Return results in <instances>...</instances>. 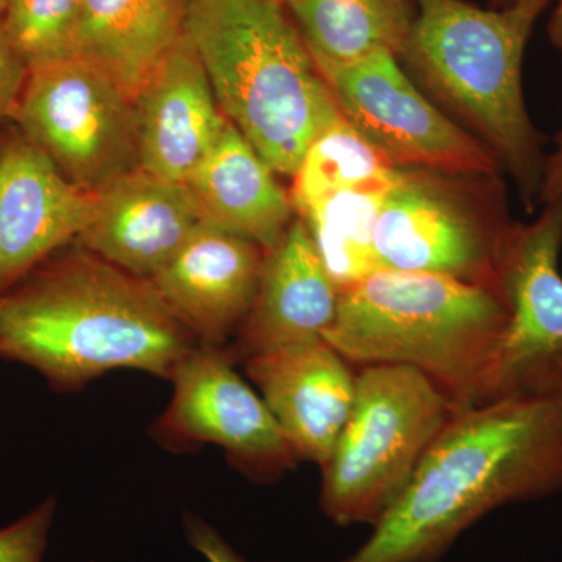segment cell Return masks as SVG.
I'll return each mask as SVG.
<instances>
[{"instance_id":"obj_30","label":"cell","mask_w":562,"mask_h":562,"mask_svg":"<svg viewBox=\"0 0 562 562\" xmlns=\"http://www.w3.org/2000/svg\"><path fill=\"white\" fill-rule=\"evenodd\" d=\"M10 0H0V14L5 10V7L9 5Z\"/></svg>"},{"instance_id":"obj_25","label":"cell","mask_w":562,"mask_h":562,"mask_svg":"<svg viewBox=\"0 0 562 562\" xmlns=\"http://www.w3.org/2000/svg\"><path fill=\"white\" fill-rule=\"evenodd\" d=\"M27 76V65L11 46L0 25V127L13 117Z\"/></svg>"},{"instance_id":"obj_13","label":"cell","mask_w":562,"mask_h":562,"mask_svg":"<svg viewBox=\"0 0 562 562\" xmlns=\"http://www.w3.org/2000/svg\"><path fill=\"white\" fill-rule=\"evenodd\" d=\"M266 251L202 221L150 283L201 346L227 347L257 294Z\"/></svg>"},{"instance_id":"obj_12","label":"cell","mask_w":562,"mask_h":562,"mask_svg":"<svg viewBox=\"0 0 562 562\" xmlns=\"http://www.w3.org/2000/svg\"><path fill=\"white\" fill-rule=\"evenodd\" d=\"M92 202L13 122L0 127V297L79 239Z\"/></svg>"},{"instance_id":"obj_1","label":"cell","mask_w":562,"mask_h":562,"mask_svg":"<svg viewBox=\"0 0 562 562\" xmlns=\"http://www.w3.org/2000/svg\"><path fill=\"white\" fill-rule=\"evenodd\" d=\"M562 490V392L457 409L344 562H436L492 509Z\"/></svg>"},{"instance_id":"obj_28","label":"cell","mask_w":562,"mask_h":562,"mask_svg":"<svg viewBox=\"0 0 562 562\" xmlns=\"http://www.w3.org/2000/svg\"><path fill=\"white\" fill-rule=\"evenodd\" d=\"M554 3H557V7H554L552 18H550L547 32H549V38L553 46L562 52V0Z\"/></svg>"},{"instance_id":"obj_29","label":"cell","mask_w":562,"mask_h":562,"mask_svg":"<svg viewBox=\"0 0 562 562\" xmlns=\"http://www.w3.org/2000/svg\"><path fill=\"white\" fill-rule=\"evenodd\" d=\"M552 2H558V0H497V5L498 9H502V7L525 5L542 13L546 7Z\"/></svg>"},{"instance_id":"obj_31","label":"cell","mask_w":562,"mask_h":562,"mask_svg":"<svg viewBox=\"0 0 562 562\" xmlns=\"http://www.w3.org/2000/svg\"><path fill=\"white\" fill-rule=\"evenodd\" d=\"M277 3H280V5L286 7L288 3H290V0H276Z\"/></svg>"},{"instance_id":"obj_14","label":"cell","mask_w":562,"mask_h":562,"mask_svg":"<svg viewBox=\"0 0 562 562\" xmlns=\"http://www.w3.org/2000/svg\"><path fill=\"white\" fill-rule=\"evenodd\" d=\"M243 366L297 460L322 468L353 408L357 372L351 362L317 339L258 355Z\"/></svg>"},{"instance_id":"obj_22","label":"cell","mask_w":562,"mask_h":562,"mask_svg":"<svg viewBox=\"0 0 562 562\" xmlns=\"http://www.w3.org/2000/svg\"><path fill=\"white\" fill-rule=\"evenodd\" d=\"M391 169L394 166L341 116L322 132L303 155L301 166L292 177V206L297 214L333 192L355 187Z\"/></svg>"},{"instance_id":"obj_20","label":"cell","mask_w":562,"mask_h":562,"mask_svg":"<svg viewBox=\"0 0 562 562\" xmlns=\"http://www.w3.org/2000/svg\"><path fill=\"white\" fill-rule=\"evenodd\" d=\"M316 65H350L380 52L401 54L412 32L414 0H290Z\"/></svg>"},{"instance_id":"obj_15","label":"cell","mask_w":562,"mask_h":562,"mask_svg":"<svg viewBox=\"0 0 562 562\" xmlns=\"http://www.w3.org/2000/svg\"><path fill=\"white\" fill-rule=\"evenodd\" d=\"M92 198L91 220L77 241L143 280L154 279L202 222L183 184L140 168Z\"/></svg>"},{"instance_id":"obj_19","label":"cell","mask_w":562,"mask_h":562,"mask_svg":"<svg viewBox=\"0 0 562 562\" xmlns=\"http://www.w3.org/2000/svg\"><path fill=\"white\" fill-rule=\"evenodd\" d=\"M183 35V0H83L74 57L91 63L136 98Z\"/></svg>"},{"instance_id":"obj_5","label":"cell","mask_w":562,"mask_h":562,"mask_svg":"<svg viewBox=\"0 0 562 562\" xmlns=\"http://www.w3.org/2000/svg\"><path fill=\"white\" fill-rule=\"evenodd\" d=\"M506 321L498 292L432 273L379 269L339 292L324 339L351 364L425 373L461 409L482 403Z\"/></svg>"},{"instance_id":"obj_3","label":"cell","mask_w":562,"mask_h":562,"mask_svg":"<svg viewBox=\"0 0 562 562\" xmlns=\"http://www.w3.org/2000/svg\"><path fill=\"white\" fill-rule=\"evenodd\" d=\"M194 47L222 113L279 176L341 120L301 32L276 0H183Z\"/></svg>"},{"instance_id":"obj_10","label":"cell","mask_w":562,"mask_h":562,"mask_svg":"<svg viewBox=\"0 0 562 562\" xmlns=\"http://www.w3.org/2000/svg\"><path fill=\"white\" fill-rule=\"evenodd\" d=\"M316 66L344 120L394 168L503 172L482 140L417 90L397 55Z\"/></svg>"},{"instance_id":"obj_18","label":"cell","mask_w":562,"mask_h":562,"mask_svg":"<svg viewBox=\"0 0 562 562\" xmlns=\"http://www.w3.org/2000/svg\"><path fill=\"white\" fill-rule=\"evenodd\" d=\"M202 221L271 250L294 222L290 192L231 121L184 181Z\"/></svg>"},{"instance_id":"obj_6","label":"cell","mask_w":562,"mask_h":562,"mask_svg":"<svg viewBox=\"0 0 562 562\" xmlns=\"http://www.w3.org/2000/svg\"><path fill=\"white\" fill-rule=\"evenodd\" d=\"M457 409L416 369L362 366L349 420L322 465L324 513L338 525L379 524Z\"/></svg>"},{"instance_id":"obj_27","label":"cell","mask_w":562,"mask_h":562,"mask_svg":"<svg viewBox=\"0 0 562 562\" xmlns=\"http://www.w3.org/2000/svg\"><path fill=\"white\" fill-rule=\"evenodd\" d=\"M553 143L554 150L547 155L546 166H543L541 192H539L541 205L557 201L562 195V131L557 133Z\"/></svg>"},{"instance_id":"obj_17","label":"cell","mask_w":562,"mask_h":562,"mask_svg":"<svg viewBox=\"0 0 562 562\" xmlns=\"http://www.w3.org/2000/svg\"><path fill=\"white\" fill-rule=\"evenodd\" d=\"M338 303V288L295 217L279 244L266 251L250 312L225 349L243 364L258 355L324 339Z\"/></svg>"},{"instance_id":"obj_24","label":"cell","mask_w":562,"mask_h":562,"mask_svg":"<svg viewBox=\"0 0 562 562\" xmlns=\"http://www.w3.org/2000/svg\"><path fill=\"white\" fill-rule=\"evenodd\" d=\"M54 498L0 530V562H41L55 514Z\"/></svg>"},{"instance_id":"obj_21","label":"cell","mask_w":562,"mask_h":562,"mask_svg":"<svg viewBox=\"0 0 562 562\" xmlns=\"http://www.w3.org/2000/svg\"><path fill=\"white\" fill-rule=\"evenodd\" d=\"M398 168L312 203L295 216L308 231L325 271L341 292L379 271L373 232Z\"/></svg>"},{"instance_id":"obj_2","label":"cell","mask_w":562,"mask_h":562,"mask_svg":"<svg viewBox=\"0 0 562 562\" xmlns=\"http://www.w3.org/2000/svg\"><path fill=\"white\" fill-rule=\"evenodd\" d=\"M199 342L149 280L79 246L58 250L0 297V358L61 392L132 369L171 380Z\"/></svg>"},{"instance_id":"obj_8","label":"cell","mask_w":562,"mask_h":562,"mask_svg":"<svg viewBox=\"0 0 562 562\" xmlns=\"http://www.w3.org/2000/svg\"><path fill=\"white\" fill-rule=\"evenodd\" d=\"M11 122L88 194L139 169L135 99L79 57L29 69Z\"/></svg>"},{"instance_id":"obj_4","label":"cell","mask_w":562,"mask_h":562,"mask_svg":"<svg viewBox=\"0 0 562 562\" xmlns=\"http://www.w3.org/2000/svg\"><path fill=\"white\" fill-rule=\"evenodd\" d=\"M398 61L482 140L528 210L539 205L547 155L525 102V52L539 11L468 0H414Z\"/></svg>"},{"instance_id":"obj_26","label":"cell","mask_w":562,"mask_h":562,"mask_svg":"<svg viewBox=\"0 0 562 562\" xmlns=\"http://www.w3.org/2000/svg\"><path fill=\"white\" fill-rule=\"evenodd\" d=\"M184 531L191 546L209 562H246L221 538L220 532L199 517L188 514L184 517Z\"/></svg>"},{"instance_id":"obj_9","label":"cell","mask_w":562,"mask_h":562,"mask_svg":"<svg viewBox=\"0 0 562 562\" xmlns=\"http://www.w3.org/2000/svg\"><path fill=\"white\" fill-rule=\"evenodd\" d=\"M562 195L538 220L514 225L501 266L508 321L482 403L562 392Z\"/></svg>"},{"instance_id":"obj_23","label":"cell","mask_w":562,"mask_h":562,"mask_svg":"<svg viewBox=\"0 0 562 562\" xmlns=\"http://www.w3.org/2000/svg\"><path fill=\"white\" fill-rule=\"evenodd\" d=\"M83 0H10L0 25L29 69L74 57Z\"/></svg>"},{"instance_id":"obj_16","label":"cell","mask_w":562,"mask_h":562,"mask_svg":"<svg viewBox=\"0 0 562 562\" xmlns=\"http://www.w3.org/2000/svg\"><path fill=\"white\" fill-rule=\"evenodd\" d=\"M139 168L183 184L227 125L187 36L165 55L135 98Z\"/></svg>"},{"instance_id":"obj_7","label":"cell","mask_w":562,"mask_h":562,"mask_svg":"<svg viewBox=\"0 0 562 562\" xmlns=\"http://www.w3.org/2000/svg\"><path fill=\"white\" fill-rule=\"evenodd\" d=\"M516 222L502 172L398 169L380 210V269L432 273L501 292V266Z\"/></svg>"},{"instance_id":"obj_11","label":"cell","mask_w":562,"mask_h":562,"mask_svg":"<svg viewBox=\"0 0 562 562\" xmlns=\"http://www.w3.org/2000/svg\"><path fill=\"white\" fill-rule=\"evenodd\" d=\"M173 394L151 436L171 450L214 443L239 471L273 482L299 462L261 395L225 347H194L171 376Z\"/></svg>"}]
</instances>
